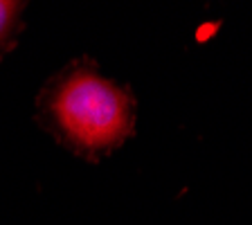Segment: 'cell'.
<instances>
[{"label": "cell", "instance_id": "6da1fadb", "mask_svg": "<svg viewBox=\"0 0 252 225\" xmlns=\"http://www.w3.org/2000/svg\"><path fill=\"white\" fill-rule=\"evenodd\" d=\"M50 113L59 131L79 151H110L131 135L135 101L110 79L79 68L63 77L50 95Z\"/></svg>", "mask_w": 252, "mask_h": 225}, {"label": "cell", "instance_id": "7a4b0ae2", "mask_svg": "<svg viewBox=\"0 0 252 225\" xmlns=\"http://www.w3.org/2000/svg\"><path fill=\"white\" fill-rule=\"evenodd\" d=\"M23 7H25L23 2L0 0V47H2V43L9 41V36L18 27V18H21Z\"/></svg>", "mask_w": 252, "mask_h": 225}]
</instances>
